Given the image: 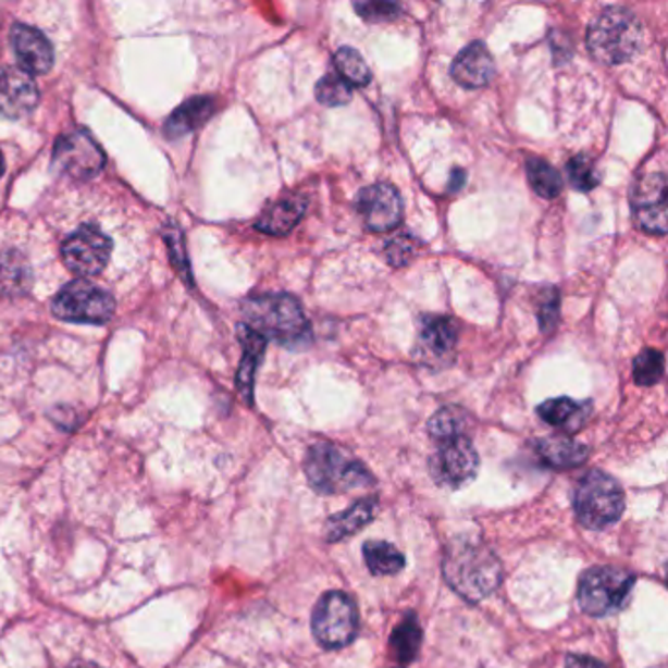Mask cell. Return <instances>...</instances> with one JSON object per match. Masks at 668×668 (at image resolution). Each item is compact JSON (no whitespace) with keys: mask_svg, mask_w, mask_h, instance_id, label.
I'll return each instance as SVG.
<instances>
[{"mask_svg":"<svg viewBox=\"0 0 668 668\" xmlns=\"http://www.w3.org/2000/svg\"><path fill=\"white\" fill-rule=\"evenodd\" d=\"M443 572L449 586L469 602H481L500 586V560L486 543L471 537H457L447 545Z\"/></svg>","mask_w":668,"mask_h":668,"instance_id":"1","label":"cell"},{"mask_svg":"<svg viewBox=\"0 0 668 668\" xmlns=\"http://www.w3.org/2000/svg\"><path fill=\"white\" fill-rule=\"evenodd\" d=\"M246 325L265 339H275L286 347L308 344L310 324L295 296L261 295L244 305Z\"/></svg>","mask_w":668,"mask_h":668,"instance_id":"2","label":"cell"},{"mask_svg":"<svg viewBox=\"0 0 668 668\" xmlns=\"http://www.w3.org/2000/svg\"><path fill=\"white\" fill-rule=\"evenodd\" d=\"M590 55L606 65L633 60L643 46V26L633 12L609 7L590 22L586 34Z\"/></svg>","mask_w":668,"mask_h":668,"instance_id":"3","label":"cell"},{"mask_svg":"<svg viewBox=\"0 0 668 668\" xmlns=\"http://www.w3.org/2000/svg\"><path fill=\"white\" fill-rule=\"evenodd\" d=\"M305 471L310 486L320 494L361 491L374 484L363 462L355 461L332 443H316L308 449Z\"/></svg>","mask_w":668,"mask_h":668,"instance_id":"4","label":"cell"},{"mask_svg":"<svg viewBox=\"0 0 668 668\" xmlns=\"http://www.w3.org/2000/svg\"><path fill=\"white\" fill-rule=\"evenodd\" d=\"M572 506L577 520L589 530H606L621 518L626 498L619 482L604 471L586 472L574 486Z\"/></svg>","mask_w":668,"mask_h":668,"instance_id":"5","label":"cell"},{"mask_svg":"<svg viewBox=\"0 0 668 668\" xmlns=\"http://www.w3.org/2000/svg\"><path fill=\"white\" fill-rule=\"evenodd\" d=\"M633 582V574L619 567H592L580 579V606L594 618L609 616L623 606Z\"/></svg>","mask_w":668,"mask_h":668,"instance_id":"6","label":"cell"},{"mask_svg":"<svg viewBox=\"0 0 668 668\" xmlns=\"http://www.w3.org/2000/svg\"><path fill=\"white\" fill-rule=\"evenodd\" d=\"M53 314L75 324H107L114 314V298L102 286L75 281L63 286L53 298Z\"/></svg>","mask_w":668,"mask_h":668,"instance_id":"7","label":"cell"},{"mask_svg":"<svg viewBox=\"0 0 668 668\" xmlns=\"http://www.w3.org/2000/svg\"><path fill=\"white\" fill-rule=\"evenodd\" d=\"M312 631L320 645L339 648L349 645L359 631V616L354 599L345 592H327L316 604Z\"/></svg>","mask_w":668,"mask_h":668,"instance_id":"8","label":"cell"},{"mask_svg":"<svg viewBox=\"0 0 668 668\" xmlns=\"http://www.w3.org/2000/svg\"><path fill=\"white\" fill-rule=\"evenodd\" d=\"M433 481L445 488H461L477 477L479 455L469 437L459 435L442 442L440 449L430 459Z\"/></svg>","mask_w":668,"mask_h":668,"instance_id":"9","label":"cell"},{"mask_svg":"<svg viewBox=\"0 0 668 668\" xmlns=\"http://www.w3.org/2000/svg\"><path fill=\"white\" fill-rule=\"evenodd\" d=\"M104 153L89 132L77 129L67 136H61L53 149V163L61 173L73 178L97 177L104 168Z\"/></svg>","mask_w":668,"mask_h":668,"instance_id":"10","label":"cell"},{"mask_svg":"<svg viewBox=\"0 0 668 668\" xmlns=\"http://www.w3.org/2000/svg\"><path fill=\"white\" fill-rule=\"evenodd\" d=\"M110 251L112 244L109 237L92 224L81 226L77 232H73L61 247L65 265L79 276L99 275L109 263Z\"/></svg>","mask_w":668,"mask_h":668,"instance_id":"11","label":"cell"},{"mask_svg":"<svg viewBox=\"0 0 668 668\" xmlns=\"http://www.w3.org/2000/svg\"><path fill=\"white\" fill-rule=\"evenodd\" d=\"M357 210L373 232H391L403 220V198L396 188L379 183L357 195Z\"/></svg>","mask_w":668,"mask_h":668,"instance_id":"12","label":"cell"},{"mask_svg":"<svg viewBox=\"0 0 668 668\" xmlns=\"http://www.w3.org/2000/svg\"><path fill=\"white\" fill-rule=\"evenodd\" d=\"M40 92L36 83L21 67H0V116L18 120L38 107Z\"/></svg>","mask_w":668,"mask_h":668,"instance_id":"13","label":"cell"},{"mask_svg":"<svg viewBox=\"0 0 668 668\" xmlns=\"http://www.w3.org/2000/svg\"><path fill=\"white\" fill-rule=\"evenodd\" d=\"M12 48L16 58L21 61V70L28 75H44L53 65V48L48 38L40 30L16 24L11 34Z\"/></svg>","mask_w":668,"mask_h":668,"instance_id":"14","label":"cell"},{"mask_svg":"<svg viewBox=\"0 0 668 668\" xmlns=\"http://www.w3.org/2000/svg\"><path fill=\"white\" fill-rule=\"evenodd\" d=\"M496 73V63L488 48L481 41H472L459 51L451 65V77L465 89H481L491 83Z\"/></svg>","mask_w":668,"mask_h":668,"instance_id":"15","label":"cell"},{"mask_svg":"<svg viewBox=\"0 0 668 668\" xmlns=\"http://www.w3.org/2000/svg\"><path fill=\"white\" fill-rule=\"evenodd\" d=\"M457 330L445 316H423L418 334V351L425 361H443L453 354Z\"/></svg>","mask_w":668,"mask_h":668,"instance_id":"16","label":"cell"},{"mask_svg":"<svg viewBox=\"0 0 668 668\" xmlns=\"http://www.w3.org/2000/svg\"><path fill=\"white\" fill-rule=\"evenodd\" d=\"M308 200L300 195L281 198L265 208V212L257 220V230L269 236H286L295 230L296 224L305 217Z\"/></svg>","mask_w":668,"mask_h":668,"instance_id":"17","label":"cell"},{"mask_svg":"<svg viewBox=\"0 0 668 668\" xmlns=\"http://www.w3.org/2000/svg\"><path fill=\"white\" fill-rule=\"evenodd\" d=\"M237 335H239V342L244 345V357H242V364H239V371H237V388L247 403L251 404L257 367H259L263 354H265L267 339L256 334L253 330H249L247 325H239Z\"/></svg>","mask_w":668,"mask_h":668,"instance_id":"18","label":"cell"},{"mask_svg":"<svg viewBox=\"0 0 668 668\" xmlns=\"http://www.w3.org/2000/svg\"><path fill=\"white\" fill-rule=\"evenodd\" d=\"M374 514H376V500L373 498L355 502L354 506L347 508L344 514H335L325 521V540L334 543L354 535L357 531L363 530L369 521H373Z\"/></svg>","mask_w":668,"mask_h":668,"instance_id":"19","label":"cell"},{"mask_svg":"<svg viewBox=\"0 0 668 668\" xmlns=\"http://www.w3.org/2000/svg\"><path fill=\"white\" fill-rule=\"evenodd\" d=\"M541 420L553 428L577 432L590 416L589 403H574L572 398H551L537 408Z\"/></svg>","mask_w":668,"mask_h":668,"instance_id":"20","label":"cell"},{"mask_svg":"<svg viewBox=\"0 0 668 668\" xmlns=\"http://www.w3.org/2000/svg\"><path fill=\"white\" fill-rule=\"evenodd\" d=\"M537 453L553 469H572L586 461L589 447L569 437H547L537 443Z\"/></svg>","mask_w":668,"mask_h":668,"instance_id":"21","label":"cell"},{"mask_svg":"<svg viewBox=\"0 0 668 668\" xmlns=\"http://www.w3.org/2000/svg\"><path fill=\"white\" fill-rule=\"evenodd\" d=\"M214 110H217V102L208 97L188 100L168 120L165 132L169 138H181V136H187L188 132L200 128L214 114Z\"/></svg>","mask_w":668,"mask_h":668,"instance_id":"22","label":"cell"},{"mask_svg":"<svg viewBox=\"0 0 668 668\" xmlns=\"http://www.w3.org/2000/svg\"><path fill=\"white\" fill-rule=\"evenodd\" d=\"M363 555L367 569L371 570L376 577L396 574L404 569V555L394 547L393 543L369 541V543H364Z\"/></svg>","mask_w":668,"mask_h":668,"instance_id":"23","label":"cell"},{"mask_svg":"<svg viewBox=\"0 0 668 668\" xmlns=\"http://www.w3.org/2000/svg\"><path fill=\"white\" fill-rule=\"evenodd\" d=\"M420 641H422V631H420L416 616L410 614L398 628L394 629L393 638H391V648L400 667H408L413 658L418 657Z\"/></svg>","mask_w":668,"mask_h":668,"instance_id":"24","label":"cell"},{"mask_svg":"<svg viewBox=\"0 0 668 668\" xmlns=\"http://www.w3.org/2000/svg\"><path fill=\"white\" fill-rule=\"evenodd\" d=\"M525 171H528V181H530L531 188L541 198L553 200V198L559 197L560 190H562V178H560L559 171L547 163L545 159H528Z\"/></svg>","mask_w":668,"mask_h":668,"instance_id":"25","label":"cell"},{"mask_svg":"<svg viewBox=\"0 0 668 668\" xmlns=\"http://www.w3.org/2000/svg\"><path fill=\"white\" fill-rule=\"evenodd\" d=\"M335 70L337 75L349 87H367L371 83V70L367 67L363 55L354 48H339L335 53Z\"/></svg>","mask_w":668,"mask_h":668,"instance_id":"26","label":"cell"},{"mask_svg":"<svg viewBox=\"0 0 668 668\" xmlns=\"http://www.w3.org/2000/svg\"><path fill=\"white\" fill-rule=\"evenodd\" d=\"M631 202L635 210L667 205V177L665 173H647L639 178L631 193Z\"/></svg>","mask_w":668,"mask_h":668,"instance_id":"27","label":"cell"},{"mask_svg":"<svg viewBox=\"0 0 668 668\" xmlns=\"http://www.w3.org/2000/svg\"><path fill=\"white\" fill-rule=\"evenodd\" d=\"M465 425H467V413L457 406H445L440 412L433 413L432 420L428 423V430L433 440L449 442L462 435Z\"/></svg>","mask_w":668,"mask_h":668,"instance_id":"28","label":"cell"},{"mask_svg":"<svg viewBox=\"0 0 668 668\" xmlns=\"http://www.w3.org/2000/svg\"><path fill=\"white\" fill-rule=\"evenodd\" d=\"M665 373V357L657 349H643L633 361V379L639 386H653Z\"/></svg>","mask_w":668,"mask_h":668,"instance_id":"29","label":"cell"},{"mask_svg":"<svg viewBox=\"0 0 668 668\" xmlns=\"http://www.w3.org/2000/svg\"><path fill=\"white\" fill-rule=\"evenodd\" d=\"M354 97V90L337 73H330L316 85V99L324 107H344Z\"/></svg>","mask_w":668,"mask_h":668,"instance_id":"30","label":"cell"},{"mask_svg":"<svg viewBox=\"0 0 668 668\" xmlns=\"http://www.w3.org/2000/svg\"><path fill=\"white\" fill-rule=\"evenodd\" d=\"M567 173H569L570 185L580 193H589L592 188H596L599 183L598 171H596L594 161L584 153L570 159Z\"/></svg>","mask_w":668,"mask_h":668,"instance_id":"31","label":"cell"},{"mask_svg":"<svg viewBox=\"0 0 668 668\" xmlns=\"http://www.w3.org/2000/svg\"><path fill=\"white\" fill-rule=\"evenodd\" d=\"M354 9L364 22H373V24L393 22L403 16V7L396 2H388V0L355 2Z\"/></svg>","mask_w":668,"mask_h":668,"instance_id":"32","label":"cell"},{"mask_svg":"<svg viewBox=\"0 0 668 668\" xmlns=\"http://www.w3.org/2000/svg\"><path fill=\"white\" fill-rule=\"evenodd\" d=\"M418 251V242L412 236H398L388 242L386 246V259L394 267L408 265Z\"/></svg>","mask_w":668,"mask_h":668,"instance_id":"33","label":"cell"},{"mask_svg":"<svg viewBox=\"0 0 668 668\" xmlns=\"http://www.w3.org/2000/svg\"><path fill=\"white\" fill-rule=\"evenodd\" d=\"M635 218H638L641 230H645L648 234H655V236L667 234V205L635 210Z\"/></svg>","mask_w":668,"mask_h":668,"instance_id":"34","label":"cell"},{"mask_svg":"<svg viewBox=\"0 0 668 668\" xmlns=\"http://www.w3.org/2000/svg\"><path fill=\"white\" fill-rule=\"evenodd\" d=\"M540 327L541 332H553L555 325L559 322L560 298L559 293L555 288H549L543 298H541L540 310Z\"/></svg>","mask_w":668,"mask_h":668,"instance_id":"35","label":"cell"},{"mask_svg":"<svg viewBox=\"0 0 668 668\" xmlns=\"http://www.w3.org/2000/svg\"><path fill=\"white\" fill-rule=\"evenodd\" d=\"M567 668H608V665H604L598 658L589 657V655H569Z\"/></svg>","mask_w":668,"mask_h":668,"instance_id":"36","label":"cell"},{"mask_svg":"<svg viewBox=\"0 0 668 668\" xmlns=\"http://www.w3.org/2000/svg\"><path fill=\"white\" fill-rule=\"evenodd\" d=\"M467 183V173L462 169H455L451 173V181H449V193H457L461 190Z\"/></svg>","mask_w":668,"mask_h":668,"instance_id":"37","label":"cell"},{"mask_svg":"<svg viewBox=\"0 0 668 668\" xmlns=\"http://www.w3.org/2000/svg\"><path fill=\"white\" fill-rule=\"evenodd\" d=\"M2 173H4V158H2V153H0V177H2Z\"/></svg>","mask_w":668,"mask_h":668,"instance_id":"38","label":"cell"}]
</instances>
